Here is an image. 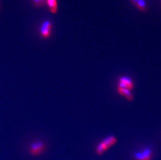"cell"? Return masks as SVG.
<instances>
[{"label":"cell","mask_w":161,"mask_h":160,"mask_svg":"<svg viewBox=\"0 0 161 160\" xmlns=\"http://www.w3.org/2000/svg\"><path fill=\"white\" fill-rule=\"evenodd\" d=\"M117 139L114 135H109L99 142L96 146V152L98 156H101L109 148L117 144Z\"/></svg>","instance_id":"1"},{"label":"cell","mask_w":161,"mask_h":160,"mask_svg":"<svg viewBox=\"0 0 161 160\" xmlns=\"http://www.w3.org/2000/svg\"><path fill=\"white\" fill-rule=\"evenodd\" d=\"M53 25L50 21L45 20L41 24L39 29V33L41 38L47 39L50 37L52 33Z\"/></svg>","instance_id":"2"},{"label":"cell","mask_w":161,"mask_h":160,"mask_svg":"<svg viewBox=\"0 0 161 160\" xmlns=\"http://www.w3.org/2000/svg\"><path fill=\"white\" fill-rule=\"evenodd\" d=\"M46 147L43 142L41 141H36L32 142L29 147V153L34 156H38L44 152Z\"/></svg>","instance_id":"3"},{"label":"cell","mask_w":161,"mask_h":160,"mask_svg":"<svg viewBox=\"0 0 161 160\" xmlns=\"http://www.w3.org/2000/svg\"><path fill=\"white\" fill-rule=\"evenodd\" d=\"M117 87L126 88L132 91L134 89L135 84L131 78L128 76H122L118 80Z\"/></svg>","instance_id":"4"},{"label":"cell","mask_w":161,"mask_h":160,"mask_svg":"<svg viewBox=\"0 0 161 160\" xmlns=\"http://www.w3.org/2000/svg\"><path fill=\"white\" fill-rule=\"evenodd\" d=\"M153 156V152L150 148H143L134 154L135 160H151Z\"/></svg>","instance_id":"5"},{"label":"cell","mask_w":161,"mask_h":160,"mask_svg":"<svg viewBox=\"0 0 161 160\" xmlns=\"http://www.w3.org/2000/svg\"><path fill=\"white\" fill-rule=\"evenodd\" d=\"M117 92L119 95L124 97L129 102H131L134 100V96L130 90L117 87Z\"/></svg>","instance_id":"6"},{"label":"cell","mask_w":161,"mask_h":160,"mask_svg":"<svg viewBox=\"0 0 161 160\" xmlns=\"http://www.w3.org/2000/svg\"><path fill=\"white\" fill-rule=\"evenodd\" d=\"M46 4L51 13L55 14L58 11V3L57 0H47Z\"/></svg>","instance_id":"7"},{"label":"cell","mask_w":161,"mask_h":160,"mask_svg":"<svg viewBox=\"0 0 161 160\" xmlns=\"http://www.w3.org/2000/svg\"><path fill=\"white\" fill-rule=\"evenodd\" d=\"M135 5L139 10L145 11L146 10V3L144 0H139Z\"/></svg>","instance_id":"8"},{"label":"cell","mask_w":161,"mask_h":160,"mask_svg":"<svg viewBox=\"0 0 161 160\" xmlns=\"http://www.w3.org/2000/svg\"><path fill=\"white\" fill-rule=\"evenodd\" d=\"M47 0H32L34 5L38 8L42 7L46 4Z\"/></svg>","instance_id":"9"},{"label":"cell","mask_w":161,"mask_h":160,"mask_svg":"<svg viewBox=\"0 0 161 160\" xmlns=\"http://www.w3.org/2000/svg\"><path fill=\"white\" fill-rule=\"evenodd\" d=\"M139 0H131V1L132 2V3H134V4H136L137 2Z\"/></svg>","instance_id":"10"}]
</instances>
